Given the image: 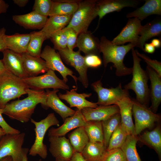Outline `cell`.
<instances>
[{
	"mask_svg": "<svg viewBox=\"0 0 161 161\" xmlns=\"http://www.w3.org/2000/svg\"><path fill=\"white\" fill-rule=\"evenodd\" d=\"M28 96L7 103L2 109V114L10 118L22 123L28 122L31 119L36 106L39 103L45 106L46 93L43 90H37L28 88Z\"/></svg>",
	"mask_w": 161,
	"mask_h": 161,
	"instance_id": "cell-1",
	"label": "cell"
},
{
	"mask_svg": "<svg viewBox=\"0 0 161 161\" xmlns=\"http://www.w3.org/2000/svg\"><path fill=\"white\" fill-rule=\"evenodd\" d=\"M134 47V45L130 43L126 45H116L106 37H102L100 41L99 52L103 54L104 67L106 68L109 63L111 62L116 69V76H122L131 74L132 68L126 67L123 61L126 55Z\"/></svg>",
	"mask_w": 161,
	"mask_h": 161,
	"instance_id": "cell-2",
	"label": "cell"
},
{
	"mask_svg": "<svg viewBox=\"0 0 161 161\" xmlns=\"http://www.w3.org/2000/svg\"><path fill=\"white\" fill-rule=\"evenodd\" d=\"M133 65L132 78L130 82L125 85L124 89L133 90L136 95V100L146 106L149 97V90L148 82V76L146 72L141 67L140 62L141 59L136 54L134 48L131 49Z\"/></svg>",
	"mask_w": 161,
	"mask_h": 161,
	"instance_id": "cell-3",
	"label": "cell"
},
{
	"mask_svg": "<svg viewBox=\"0 0 161 161\" xmlns=\"http://www.w3.org/2000/svg\"><path fill=\"white\" fill-rule=\"evenodd\" d=\"M28 88L22 79L6 70L0 74V109L10 100L27 94Z\"/></svg>",
	"mask_w": 161,
	"mask_h": 161,
	"instance_id": "cell-4",
	"label": "cell"
},
{
	"mask_svg": "<svg viewBox=\"0 0 161 161\" xmlns=\"http://www.w3.org/2000/svg\"><path fill=\"white\" fill-rule=\"evenodd\" d=\"M96 0L80 1L78 9L68 25L64 28H71L78 35L88 31L89 26L97 16Z\"/></svg>",
	"mask_w": 161,
	"mask_h": 161,
	"instance_id": "cell-5",
	"label": "cell"
},
{
	"mask_svg": "<svg viewBox=\"0 0 161 161\" xmlns=\"http://www.w3.org/2000/svg\"><path fill=\"white\" fill-rule=\"evenodd\" d=\"M31 122L35 126V137L34 143L29 150V154L32 156L38 155L43 159L46 158L47 150L46 145L43 143L45 134L51 126H59V121L54 113L49 114L45 118L37 122L32 119Z\"/></svg>",
	"mask_w": 161,
	"mask_h": 161,
	"instance_id": "cell-6",
	"label": "cell"
},
{
	"mask_svg": "<svg viewBox=\"0 0 161 161\" xmlns=\"http://www.w3.org/2000/svg\"><path fill=\"white\" fill-rule=\"evenodd\" d=\"M25 134H5L0 137V160L8 156L13 161H22L24 148L22 146Z\"/></svg>",
	"mask_w": 161,
	"mask_h": 161,
	"instance_id": "cell-7",
	"label": "cell"
},
{
	"mask_svg": "<svg viewBox=\"0 0 161 161\" xmlns=\"http://www.w3.org/2000/svg\"><path fill=\"white\" fill-rule=\"evenodd\" d=\"M133 102L132 112L134 116L135 131L137 136L147 128H151L154 124L160 121V115L153 112L146 106L142 104L134 98Z\"/></svg>",
	"mask_w": 161,
	"mask_h": 161,
	"instance_id": "cell-8",
	"label": "cell"
},
{
	"mask_svg": "<svg viewBox=\"0 0 161 161\" xmlns=\"http://www.w3.org/2000/svg\"><path fill=\"white\" fill-rule=\"evenodd\" d=\"M22 79L29 88L33 90H40L48 88L65 90L69 89L66 83L59 78L54 71L51 69L43 75Z\"/></svg>",
	"mask_w": 161,
	"mask_h": 161,
	"instance_id": "cell-9",
	"label": "cell"
},
{
	"mask_svg": "<svg viewBox=\"0 0 161 161\" xmlns=\"http://www.w3.org/2000/svg\"><path fill=\"white\" fill-rule=\"evenodd\" d=\"M92 86L97 94L98 100L97 103L100 106L116 105L117 101L129 96L128 91L122 88L121 83L115 88H107L103 86L101 80H99L92 83Z\"/></svg>",
	"mask_w": 161,
	"mask_h": 161,
	"instance_id": "cell-10",
	"label": "cell"
},
{
	"mask_svg": "<svg viewBox=\"0 0 161 161\" xmlns=\"http://www.w3.org/2000/svg\"><path fill=\"white\" fill-rule=\"evenodd\" d=\"M40 57L44 60L49 69L59 72L66 83L68 80L67 76L69 75L74 79L77 85L78 78L73 75L74 73L71 70L64 65L60 54L54 48L46 46L41 52Z\"/></svg>",
	"mask_w": 161,
	"mask_h": 161,
	"instance_id": "cell-11",
	"label": "cell"
},
{
	"mask_svg": "<svg viewBox=\"0 0 161 161\" xmlns=\"http://www.w3.org/2000/svg\"><path fill=\"white\" fill-rule=\"evenodd\" d=\"M58 50L61 58L78 72L79 75L78 79L85 88H87L89 85L87 75L88 67L85 63L84 56L80 54L79 51L75 52L70 50L67 47Z\"/></svg>",
	"mask_w": 161,
	"mask_h": 161,
	"instance_id": "cell-12",
	"label": "cell"
},
{
	"mask_svg": "<svg viewBox=\"0 0 161 161\" xmlns=\"http://www.w3.org/2000/svg\"><path fill=\"white\" fill-rule=\"evenodd\" d=\"M142 26L141 21L138 18H129L119 34L111 41L112 43L120 45L130 42L136 47L140 37L139 32Z\"/></svg>",
	"mask_w": 161,
	"mask_h": 161,
	"instance_id": "cell-13",
	"label": "cell"
},
{
	"mask_svg": "<svg viewBox=\"0 0 161 161\" xmlns=\"http://www.w3.org/2000/svg\"><path fill=\"white\" fill-rule=\"evenodd\" d=\"M49 151L55 158L70 160L75 151L68 139L65 136L49 137Z\"/></svg>",
	"mask_w": 161,
	"mask_h": 161,
	"instance_id": "cell-14",
	"label": "cell"
},
{
	"mask_svg": "<svg viewBox=\"0 0 161 161\" xmlns=\"http://www.w3.org/2000/svg\"><path fill=\"white\" fill-rule=\"evenodd\" d=\"M139 4L136 0H97V16L99 23L106 14L113 12H119L125 7H135Z\"/></svg>",
	"mask_w": 161,
	"mask_h": 161,
	"instance_id": "cell-15",
	"label": "cell"
},
{
	"mask_svg": "<svg viewBox=\"0 0 161 161\" xmlns=\"http://www.w3.org/2000/svg\"><path fill=\"white\" fill-rule=\"evenodd\" d=\"M64 121L63 124L59 127H52L49 129L48 134L49 137L65 136L71 130L84 126L86 122L81 110L78 109L72 116L67 117Z\"/></svg>",
	"mask_w": 161,
	"mask_h": 161,
	"instance_id": "cell-16",
	"label": "cell"
},
{
	"mask_svg": "<svg viewBox=\"0 0 161 161\" xmlns=\"http://www.w3.org/2000/svg\"><path fill=\"white\" fill-rule=\"evenodd\" d=\"M121 117L120 124L128 135L137 136L132 118L133 102L129 96L126 97L117 101Z\"/></svg>",
	"mask_w": 161,
	"mask_h": 161,
	"instance_id": "cell-17",
	"label": "cell"
},
{
	"mask_svg": "<svg viewBox=\"0 0 161 161\" xmlns=\"http://www.w3.org/2000/svg\"><path fill=\"white\" fill-rule=\"evenodd\" d=\"M77 89H73L70 91L66 90L65 94L59 93L58 96L60 99L66 101L70 107H76L78 110H81L86 108H95L98 106L97 103L92 102L86 99L92 95L91 93H78L76 92Z\"/></svg>",
	"mask_w": 161,
	"mask_h": 161,
	"instance_id": "cell-18",
	"label": "cell"
},
{
	"mask_svg": "<svg viewBox=\"0 0 161 161\" xmlns=\"http://www.w3.org/2000/svg\"><path fill=\"white\" fill-rule=\"evenodd\" d=\"M2 52V59L7 70L21 79L27 78L24 68L21 54L7 49Z\"/></svg>",
	"mask_w": 161,
	"mask_h": 161,
	"instance_id": "cell-19",
	"label": "cell"
},
{
	"mask_svg": "<svg viewBox=\"0 0 161 161\" xmlns=\"http://www.w3.org/2000/svg\"><path fill=\"white\" fill-rule=\"evenodd\" d=\"M81 111L86 121H103L120 113L119 107L116 105L100 106L95 108H86L82 109Z\"/></svg>",
	"mask_w": 161,
	"mask_h": 161,
	"instance_id": "cell-20",
	"label": "cell"
},
{
	"mask_svg": "<svg viewBox=\"0 0 161 161\" xmlns=\"http://www.w3.org/2000/svg\"><path fill=\"white\" fill-rule=\"evenodd\" d=\"M13 20L17 24L28 29H41L44 27L48 18L32 11L24 15H15Z\"/></svg>",
	"mask_w": 161,
	"mask_h": 161,
	"instance_id": "cell-21",
	"label": "cell"
},
{
	"mask_svg": "<svg viewBox=\"0 0 161 161\" xmlns=\"http://www.w3.org/2000/svg\"><path fill=\"white\" fill-rule=\"evenodd\" d=\"M58 89L52 91L46 90V98L45 106L51 108L58 114L64 120L69 117L72 116L75 113L73 110L65 105L59 98L57 93Z\"/></svg>",
	"mask_w": 161,
	"mask_h": 161,
	"instance_id": "cell-22",
	"label": "cell"
},
{
	"mask_svg": "<svg viewBox=\"0 0 161 161\" xmlns=\"http://www.w3.org/2000/svg\"><path fill=\"white\" fill-rule=\"evenodd\" d=\"M146 72L151 82L149 96L151 104L149 108L153 112L156 113L161 102V77L147 65Z\"/></svg>",
	"mask_w": 161,
	"mask_h": 161,
	"instance_id": "cell-23",
	"label": "cell"
},
{
	"mask_svg": "<svg viewBox=\"0 0 161 161\" xmlns=\"http://www.w3.org/2000/svg\"><path fill=\"white\" fill-rule=\"evenodd\" d=\"M21 55L24 69L27 77L37 76L49 70L45 61L40 57H34L26 52Z\"/></svg>",
	"mask_w": 161,
	"mask_h": 161,
	"instance_id": "cell-24",
	"label": "cell"
},
{
	"mask_svg": "<svg viewBox=\"0 0 161 161\" xmlns=\"http://www.w3.org/2000/svg\"><path fill=\"white\" fill-rule=\"evenodd\" d=\"M145 1L143 6L127 13L126 17L137 18L142 21L152 15H161V0H146Z\"/></svg>",
	"mask_w": 161,
	"mask_h": 161,
	"instance_id": "cell-25",
	"label": "cell"
},
{
	"mask_svg": "<svg viewBox=\"0 0 161 161\" xmlns=\"http://www.w3.org/2000/svg\"><path fill=\"white\" fill-rule=\"evenodd\" d=\"M100 41L88 31L80 33L78 36L76 46L79 50L86 55L94 54L97 55L99 52Z\"/></svg>",
	"mask_w": 161,
	"mask_h": 161,
	"instance_id": "cell-26",
	"label": "cell"
},
{
	"mask_svg": "<svg viewBox=\"0 0 161 161\" xmlns=\"http://www.w3.org/2000/svg\"><path fill=\"white\" fill-rule=\"evenodd\" d=\"M140 37L136 47L144 50V46L146 42L156 36L160 37L161 35V21L160 19L154 20L142 25L139 32Z\"/></svg>",
	"mask_w": 161,
	"mask_h": 161,
	"instance_id": "cell-27",
	"label": "cell"
},
{
	"mask_svg": "<svg viewBox=\"0 0 161 161\" xmlns=\"http://www.w3.org/2000/svg\"><path fill=\"white\" fill-rule=\"evenodd\" d=\"M30 34H20L6 35L5 38L7 49L14 52L22 54L27 52L30 39Z\"/></svg>",
	"mask_w": 161,
	"mask_h": 161,
	"instance_id": "cell-28",
	"label": "cell"
},
{
	"mask_svg": "<svg viewBox=\"0 0 161 161\" xmlns=\"http://www.w3.org/2000/svg\"><path fill=\"white\" fill-rule=\"evenodd\" d=\"M138 141L153 149L161 158V129L158 125L152 131L145 132L138 137Z\"/></svg>",
	"mask_w": 161,
	"mask_h": 161,
	"instance_id": "cell-29",
	"label": "cell"
},
{
	"mask_svg": "<svg viewBox=\"0 0 161 161\" xmlns=\"http://www.w3.org/2000/svg\"><path fill=\"white\" fill-rule=\"evenodd\" d=\"M80 1L52 0L49 17L57 16H72L78 9Z\"/></svg>",
	"mask_w": 161,
	"mask_h": 161,
	"instance_id": "cell-30",
	"label": "cell"
},
{
	"mask_svg": "<svg viewBox=\"0 0 161 161\" xmlns=\"http://www.w3.org/2000/svg\"><path fill=\"white\" fill-rule=\"evenodd\" d=\"M72 16H57L49 17L44 27L41 30L46 39L53 33L63 29L69 24Z\"/></svg>",
	"mask_w": 161,
	"mask_h": 161,
	"instance_id": "cell-31",
	"label": "cell"
},
{
	"mask_svg": "<svg viewBox=\"0 0 161 161\" xmlns=\"http://www.w3.org/2000/svg\"><path fill=\"white\" fill-rule=\"evenodd\" d=\"M106 149L103 143L89 141L81 153L86 161H102Z\"/></svg>",
	"mask_w": 161,
	"mask_h": 161,
	"instance_id": "cell-32",
	"label": "cell"
},
{
	"mask_svg": "<svg viewBox=\"0 0 161 161\" xmlns=\"http://www.w3.org/2000/svg\"><path fill=\"white\" fill-rule=\"evenodd\" d=\"M68 136L75 152L81 153L89 142L83 126L76 128L68 134Z\"/></svg>",
	"mask_w": 161,
	"mask_h": 161,
	"instance_id": "cell-33",
	"label": "cell"
},
{
	"mask_svg": "<svg viewBox=\"0 0 161 161\" xmlns=\"http://www.w3.org/2000/svg\"><path fill=\"white\" fill-rule=\"evenodd\" d=\"M89 141L104 143L102 121H86L83 126Z\"/></svg>",
	"mask_w": 161,
	"mask_h": 161,
	"instance_id": "cell-34",
	"label": "cell"
},
{
	"mask_svg": "<svg viewBox=\"0 0 161 161\" xmlns=\"http://www.w3.org/2000/svg\"><path fill=\"white\" fill-rule=\"evenodd\" d=\"M30 34V39L26 53L34 57H40L42 44L47 39L46 37L41 30L33 31Z\"/></svg>",
	"mask_w": 161,
	"mask_h": 161,
	"instance_id": "cell-35",
	"label": "cell"
},
{
	"mask_svg": "<svg viewBox=\"0 0 161 161\" xmlns=\"http://www.w3.org/2000/svg\"><path fill=\"white\" fill-rule=\"evenodd\" d=\"M138 137L128 135L120 148L123 152L126 161H141L136 149Z\"/></svg>",
	"mask_w": 161,
	"mask_h": 161,
	"instance_id": "cell-36",
	"label": "cell"
},
{
	"mask_svg": "<svg viewBox=\"0 0 161 161\" xmlns=\"http://www.w3.org/2000/svg\"><path fill=\"white\" fill-rule=\"evenodd\" d=\"M120 122V113L115 114L107 119L102 121L104 144L106 149L111 135Z\"/></svg>",
	"mask_w": 161,
	"mask_h": 161,
	"instance_id": "cell-37",
	"label": "cell"
},
{
	"mask_svg": "<svg viewBox=\"0 0 161 161\" xmlns=\"http://www.w3.org/2000/svg\"><path fill=\"white\" fill-rule=\"evenodd\" d=\"M128 135L120 123L111 135L106 150H109L120 148L124 143Z\"/></svg>",
	"mask_w": 161,
	"mask_h": 161,
	"instance_id": "cell-38",
	"label": "cell"
},
{
	"mask_svg": "<svg viewBox=\"0 0 161 161\" xmlns=\"http://www.w3.org/2000/svg\"><path fill=\"white\" fill-rule=\"evenodd\" d=\"M49 38L53 43L55 49H63L67 47V36L65 31L63 29L52 34Z\"/></svg>",
	"mask_w": 161,
	"mask_h": 161,
	"instance_id": "cell-39",
	"label": "cell"
},
{
	"mask_svg": "<svg viewBox=\"0 0 161 161\" xmlns=\"http://www.w3.org/2000/svg\"><path fill=\"white\" fill-rule=\"evenodd\" d=\"M52 0H35L33 10L45 16H49L51 9Z\"/></svg>",
	"mask_w": 161,
	"mask_h": 161,
	"instance_id": "cell-40",
	"label": "cell"
},
{
	"mask_svg": "<svg viewBox=\"0 0 161 161\" xmlns=\"http://www.w3.org/2000/svg\"><path fill=\"white\" fill-rule=\"evenodd\" d=\"M102 161H126L125 155L120 148L107 150Z\"/></svg>",
	"mask_w": 161,
	"mask_h": 161,
	"instance_id": "cell-41",
	"label": "cell"
},
{
	"mask_svg": "<svg viewBox=\"0 0 161 161\" xmlns=\"http://www.w3.org/2000/svg\"><path fill=\"white\" fill-rule=\"evenodd\" d=\"M137 55L142 59L148 66L161 77V62L157 61L152 60L145 54L140 53L137 49L135 50Z\"/></svg>",
	"mask_w": 161,
	"mask_h": 161,
	"instance_id": "cell-42",
	"label": "cell"
},
{
	"mask_svg": "<svg viewBox=\"0 0 161 161\" xmlns=\"http://www.w3.org/2000/svg\"><path fill=\"white\" fill-rule=\"evenodd\" d=\"M66 33L67 39V47L70 50H73L76 46L78 35L71 28H63Z\"/></svg>",
	"mask_w": 161,
	"mask_h": 161,
	"instance_id": "cell-43",
	"label": "cell"
},
{
	"mask_svg": "<svg viewBox=\"0 0 161 161\" xmlns=\"http://www.w3.org/2000/svg\"><path fill=\"white\" fill-rule=\"evenodd\" d=\"M85 63L88 67H97L102 64V61L97 55L91 54L84 56Z\"/></svg>",
	"mask_w": 161,
	"mask_h": 161,
	"instance_id": "cell-44",
	"label": "cell"
},
{
	"mask_svg": "<svg viewBox=\"0 0 161 161\" xmlns=\"http://www.w3.org/2000/svg\"><path fill=\"white\" fill-rule=\"evenodd\" d=\"M2 114V109H0V126L4 131L6 134H16L20 133L19 130L12 127L7 123Z\"/></svg>",
	"mask_w": 161,
	"mask_h": 161,
	"instance_id": "cell-45",
	"label": "cell"
},
{
	"mask_svg": "<svg viewBox=\"0 0 161 161\" xmlns=\"http://www.w3.org/2000/svg\"><path fill=\"white\" fill-rule=\"evenodd\" d=\"M6 31L4 27L0 29V52H2L7 49L5 40Z\"/></svg>",
	"mask_w": 161,
	"mask_h": 161,
	"instance_id": "cell-46",
	"label": "cell"
},
{
	"mask_svg": "<svg viewBox=\"0 0 161 161\" xmlns=\"http://www.w3.org/2000/svg\"><path fill=\"white\" fill-rule=\"evenodd\" d=\"M70 161H86L81 153L75 152L72 157Z\"/></svg>",
	"mask_w": 161,
	"mask_h": 161,
	"instance_id": "cell-47",
	"label": "cell"
},
{
	"mask_svg": "<svg viewBox=\"0 0 161 161\" xmlns=\"http://www.w3.org/2000/svg\"><path fill=\"white\" fill-rule=\"evenodd\" d=\"M155 48L151 43H145L144 46V50L145 52L148 53L152 54L155 52Z\"/></svg>",
	"mask_w": 161,
	"mask_h": 161,
	"instance_id": "cell-48",
	"label": "cell"
},
{
	"mask_svg": "<svg viewBox=\"0 0 161 161\" xmlns=\"http://www.w3.org/2000/svg\"><path fill=\"white\" fill-rule=\"evenodd\" d=\"M9 5L3 0H0V14L6 13L9 7Z\"/></svg>",
	"mask_w": 161,
	"mask_h": 161,
	"instance_id": "cell-49",
	"label": "cell"
},
{
	"mask_svg": "<svg viewBox=\"0 0 161 161\" xmlns=\"http://www.w3.org/2000/svg\"><path fill=\"white\" fill-rule=\"evenodd\" d=\"M14 3L20 7H25L29 1L28 0H13Z\"/></svg>",
	"mask_w": 161,
	"mask_h": 161,
	"instance_id": "cell-50",
	"label": "cell"
},
{
	"mask_svg": "<svg viewBox=\"0 0 161 161\" xmlns=\"http://www.w3.org/2000/svg\"><path fill=\"white\" fill-rule=\"evenodd\" d=\"M151 43L155 48H158L161 47V41L160 39H153L151 40Z\"/></svg>",
	"mask_w": 161,
	"mask_h": 161,
	"instance_id": "cell-51",
	"label": "cell"
},
{
	"mask_svg": "<svg viewBox=\"0 0 161 161\" xmlns=\"http://www.w3.org/2000/svg\"><path fill=\"white\" fill-rule=\"evenodd\" d=\"M29 151V149L27 148H24L23 157L22 161H28L27 154ZM38 161H42L41 159H40Z\"/></svg>",
	"mask_w": 161,
	"mask_h": 161,
	"instance_id": "cell-52",
	"label": "cell"
},
{
	"mask_svg": "<svg viewBox=\"0 0 161 161\" xmlns=\"http://www.w3.org/2000/svg\"><path fill=\"white\" fill-rule=\"evenodd\" d=\"M7 69L4 64L2 59L0 60V74L5 71Z\"/></svg>",
	"mask_w": 161,
	"mask_h": 161,
	"instance_id": "cell-53",
	"label": "cell"
},
{
	"mask_svg": "<svg viewBox=\"0 0 161 161\" xmlns=\"http://www.w3.org/2000/svg\"><path fill=\"white\" fill-rule=\"evenodd\" d=\"M0 161H13V160L11 157L8 156L2 159Z\"/></svg>",
	"mask_w": 161,
	"mask_h": 161,
	"instance_id": "cell-54",
	"label": "cell"
},
{
	"mask_svg": "<svg viewBox=\"0 0 161 161\" xmlns=\"http://www.w3.org/2000/svg\"><path fill=\"white\" fill-rule=\"evenodd\" d=\"M5 134L6 133L4 131L1 127H0V137Z\"/></svg>",
	"mask_w": 161,
	"mask_h": 161,
	"instance_id": "cell-55",
	"label": "cell"
},
{
	"mask_svg": "<svg viewBox=\"0 0 161 161\" xmlns=\"http://www.w3.org/2000/svg\"><path fill=\"white\" fill-rule=\"evenodd\" d=\"M55 161H70L69 160H66L59 158H56Z\"/></svg>",
	"mask_w": 161,
	"mask_h": 161,
	"instance_id": "cell-56",
	"label": "cell"
}]
</instances>
